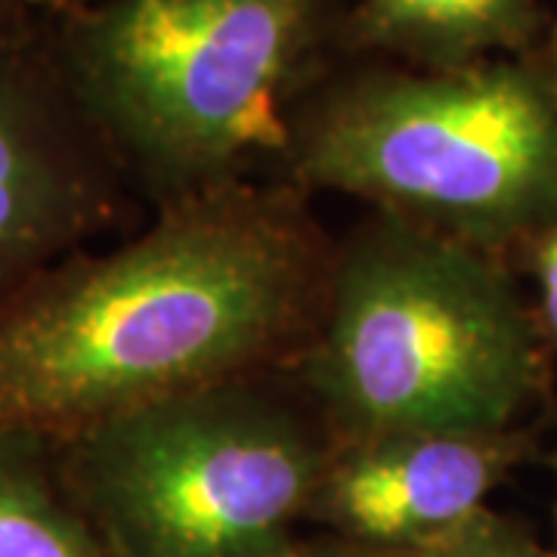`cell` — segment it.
Instances as JSON below:
<instances>
[{
    "instance_id": "cell-1",
    "label": "cell",
    "mask_w": 557,
    "mask_h": 557,
    "mask_svg": "<svg viewBox=\"0 0 557 557\" xmlns=\"http://www.w3.org/2000/svg\"><path fill=\"white\" fill-rule=\"evenodd\" d=\"M295 214L239 186L186 199L100 258L62 260L0 304V428L72 437L239 375L310 292Z\"/></svg>"
},
{
    "instance_id": "cell-2",
    "label": "cell",
    "mask_w": 557,
    "mask_h": 557,
    "mask_svg": "<svg viewBox=\"0 0 557 557\" xmlns=\"http://www.w3.org/2000/svg\"><path fill=\"white\" fill-rule=\"evenodd\" d=\"M354 0H90L53 13L62 72L119 161L180 199L288 152Z\"/></svg>"
},
{
    "instance_id": "cell-3",
    "label": "cell",
    "mask_w": 557,
    "mask_h": 557,
    "mask_svg": "<svg viewBox=\"0 0 557 557\" xmlns=\"http://www.w3.org/2000/svg\"><path fill=\"white\" fill-rule=\"evenodd\" d=\"M285 156L310 186L480 251L539 239L557 223V81L536 60L329 72Z\"/></svg>"
},
{
    "instance_id": "cell-4",
    "label": "cell",
    "mask_w": 557,
    "mask_h": 557,
    "mask_svg": "<svg viewBox=\"0 0 557 557\" xmlns=\"http://www.w3.org/2000/svg\"><path fill=\"white\" fill-rule=\"evenodd\" d=\"M329 300L307 379L347 443L508 434L542 394L536 322L493 251L387 218L344 255Z\"/></svg>"
},
{
    "instance_id": "cell-5",
    "label": "cell",
    "mask_w": 557,
    "mask_h": 557,
    "mask_svg": "<svg viewBox=\"0 0 557 557\" xmlns=\"http://www.w3.org/2000/svg\"><path fill=\"white\" fill-rule=\"evenodd\" d=\"M50 446L109 557L278 555L329 461L288 406L242 381L146 403Z\"/></svg>"
},
{
    "instance_id": "cell-6",
    "label": "cell",
    "mask_w": 557,
    "mask_h": 557,
    "mask_svg": "<svg viewBox=\"0 0 557 557\" xmlns=\"http://www.w3.org/2000/svg\"><path fill=\"white\" fill-rule=\"evenodd\" d=\"M0 0V304L115 214L119 161L62 72L53 13Z\"/></svg>"
},
{
    "instance_id": "cell-7",
    "label": "cell",
    "mask_w": 557,
    "mask_h": 557,
    "mask_svg": "<svg viewBox=\"0 0 557 557\" xmlns=\"http://www.w3.org/2000/svg\"><path fill=\"white\" fill-rule=\"evenodd\" d=\"M520 434H387L329 456L307 520L362 557H394L453 533L523 456Z\"/></svg>"
},
{
    "instance_id": "cell-8",
    "label": "cell",
    "mask_w": 557,
    "mask_h": 557,
    "mask_svg": "<svg viewBox=\"0 0 557 557\" xmlns=\"http://www.w3.org/2000/svg\"><path fill=\"white\" fill-rule=\"evenodd\" d=\"M542 20L539 0H354L347 47L412 69H461L523 53Z\"/></svg>"
},
{
    "instance_id": "cell-9",
    "label": "cell",
    "mask_w": 557,
    "mask_h": 557,
    "mask_svg": "<svg viewBox=\"0 0 557 557\" xmlns=\"http://www.w3.org/2000/svg\"><path fill=\"white\" fill-rule=\"evenodd\" d=\"M0 557H109L62 486L53 446L0 428Z\"/></svg>"
},
{
    "instance_id": "cell-10",
    "label": "cell",
    "mask_w": 557,
    "mask_h": 557,
    "mask_svg": "<svg viewBox=\"0 0 557 557\" xmlns=\"http://www.w3.org/2000/svg\"><path fill=\"white\" fill-rule=\"evenodd\" d=\"M394 557H548L515 520L483 508L453 533Z\"/></svg>"
},
{
    "instance_id": "cell-11",
    "label": "cell",
    "mask_w": 557,
    "mask_h": 557,
    "mask_svg": "<svg viewBox=\"0 0 557 557\" xmlns=\"http://www.w3.org/2000/svg\"><path fill=\"white\" fill-rule=\"evenodd\" d=\"M536 282L539 310L545 332L557 341V223H552L536 239Z\"/></svg>"
},
{
    "instance_id": "cell-12",
    "label": "cell",
    "mask_w": 557,
    "mask_h": 557,
    "mask_svg": "<svg viewBox=\"0 0 557 557\" xmlns=\"http://www.w3.org/2000/svg\"><path fill=\"white\" fill-rule=\"evenodd\" d=\"M273 557H362V555H357L354 548H347V545H341V542H300V539H295L288 548H282V552Z\"/></svg>"
},
{
    "instance_id": "cell-13",
    "label": "cell",
    "mask_w": 557,
    "mask_h": 557,
    "mask_svg": "<svg viewBox=\"0 0 557 557\" xmlns=\"http://www.w3.org/2000/svg\"><path fill=\"white\" fill-rule=\"evenodd\" d=\"M548 65H552V75H555L557 81V25H555V40H552V62H548Z\"/></svg>"
},
{
    "instance_id": "cell-14",
    "label": "cell",
    "mask_w": 557,
    "mask_h": 557,
    "mask_svg": "<svg viewBox=\"0 0 557 557\" xmlns=\"http://www.w3.org/2000/svg\"><path fill=\"white\" fill-rule=\"evenodd\" d=\"M552 468H555V474H557V456L552 458ZM555 523H557V511H555ZM548 557H557V542H555V552H548Z\"/></svg>"
},
{
    "instance_id": "cell-15",
    "label": "cell",
    "mask_w": 557,
    "mask_h": 557,
    "mask_svg": "<svg viewBox=\"0 0 557 557\" xmlns=\"http://www.w3.org/2000/svg\"><path fill=\"white\" fill-rule=\"evenodd\" d=\"M35 3H44V7H62L65 0H35Z\"/></svg>"
},
{
    "instance_id": "cell-16",
    "label": "cell",
    "mask_w": 557,
    "mask_h": 557,
    "mask_svg": "<svg viewBox=\"0 0 557 557\" xmlns=\"http://www.w3.org/2000/svg\"><path fill=\"white\" fill-rule=\"evenodd\" d=\"M65 3H72V7H78V3H90V0H65Z\"/></svg>"
}]
</instances>
